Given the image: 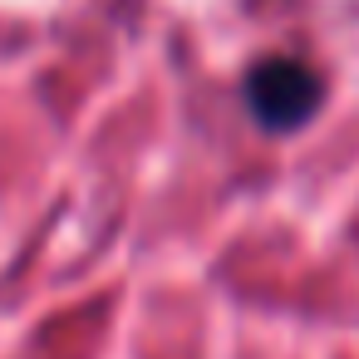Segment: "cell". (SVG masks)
<instances>
[{
	"mask_svg": "<svg viewBox=\"0 0 359 359\" xmlns=\"http://www.w3.org/2000/svg\"><path fill=\"white\" fill-rule=\"evenodd\" d=\"M241 104L266 133H295L305 128L325 104V79L295 55H266L241 79Z\"/></svg>",
	"mask_w": 359,
	"mask_h": 359,
	"instance_id": "6da1fadb",
	"label": "cell"
}]
</instances>
